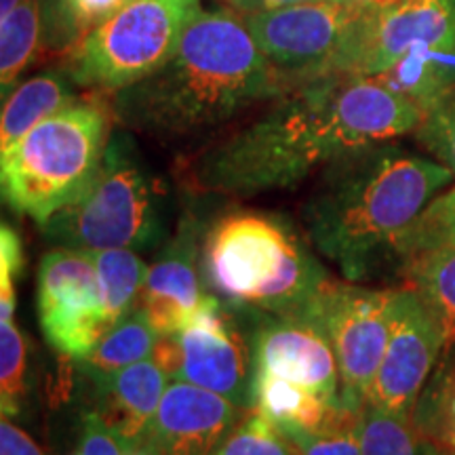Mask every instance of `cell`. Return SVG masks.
Returning <instances> with one entry per match:
<instances>
[{
  "label": "cell",
  "mask_w": 455,
  "mask_h": 455,
  "mask_svg": "<svg viewBox=\"0 0 455 455\" xmlns=\"http://www.w3.org/2000/svg\"><path fill=\"white\" fill-rule=\"evenodd\" d=\"M291 91L232 4H196L180 47L150 76L116 91L112 110L123 124L155 135L218 127L243 108Z\"/></svg>",
  "instance_id": "1"
},
{
  "label": "cell",
  "mask_w": 455,
  "mask_h": 455,
  "mask_svg": "<svg viewBox=\"0 0 455 455\" xmlns=\"http://www.w3.org/2000/svg\"><path fill=\"white\" fill-rule=\"evenodd\" d=\"M455 175L445 164L395 148H367L327 164L304 204V230L348 281H361L395 259L403 232Z\"/></svg>",
  "instance_id": "2"
},
{
  "label": "cell",
  "mask_w": 455,
  "mask_h": 455,
  "mask_svg": "<svg viewBox=\"0 0 455 455\" xmlns=\"http://www.w3.org/2000/svg\"><path fill=\"white\" fill-rule=\"evenodd\" d=\"M335 74L298 84L259 121L204 150L192 169L196 186L251 196L298 186L321 164L348 156L333 110Z\"/></svg>",
  "instance_id": "3"
},
{
  "label": "cell",
  "mask_w": 455,
  "mask_h": 455,
  "mask_svg": "<svg viewBox=\"0 0 455 455\" xmlns=\"http://www.w3.org/2000/svg\"><path fill=\"white\" fill-rule=\"evenodd\" d=\"M204 284L215 298L249 315H301L325 268L283 218L259 212L221 215L204 238Z\"/></svg>",
  "instance_id": "4"
},
{
  "label": "cell",
  "mask_w": 455,
  "mask_h": 455,
  "mask_svg": "<svg viewBox=\"0 0 455 455\" xmlns=\"http://www.w3.org/2000/svg\"><path fill=\"white\" fill-rule=\"evenodd\" d=\"M108 121L104 106L72 101L0 152L4 203L44 224L83 196L104 161Z\"/></svg>",
  "instance_id": "5"
},
{
  "label": "cell",
  "mask_w": 455,
  "mask_h": 455,
  "mask_svg": "<svg viewBox=\"0 0 455 455\" xmlns=\"http://www.w3.org/2000/svg\"><path fill=\"white\" fill-rule=\"evenodd\" d=\"M57 247L150 249L161 241L163 221L155 186L123 135L108 141L104 161L83 196L41 224Z\"/></svg>",
  "instance_id": "6"
},
{
  "label": "cell",
  "mask_w": 455,
  "mask_h": 455,
  "mask_svg": "<svg viewBox=\"0 0 455 455\" xmlns=\"http://www.w3.org/2000/svg\"><path fill=\"white\" fill-rule=\"evenodd\" d=\"M201 0H129L70 51L68 76L81 87L116 93L150 76L180 47Z\"/></svg>",
  "instance_id": "7"
},
{
  "label": "cell",
  "mask_w": 455,
  "mask_h": 455,
  "mask_svg": "<svg viewBox=\"0 0 455 455\" xmlns=\"http://www.w3.org/2000/svg\"><path fill=\"white\" fill-rule=\"evenodd\" d=\"M306 315L321 325L338 358L341 401L363 411L388 346L392 291L329 278Z\"/></svg>",
  "instance_id": "8"
},
{
  "label": "cell",
  "mask_w": 455,
  "mask_h": 455,
  "mask_svg": "<svg viewBox=\"0 0 455 455\" xmlns=\"http://www.w3.org/2000/svg\"><path fill=\"white\" fill-rule=\"evenodd\" d=\"M361 15L339 0H318L253 11L244 13V21L266 60L295 89L338 72L341 51Z\"/></svg>",
  "instance_id": "9"
},
{
  "label": "cell",
  "mask_w": 455,
  "mask_h": 455,
  "mask_svg": "<svg viewBox=\"0 0 455 455\" xmlns=\"http://www.w3.org/2000/svg\"><path fill=\"white\" fill-rule=\"evenodd\" d=\"M38 321L57 352L81 361L95 348L110 321L93 258L83 249L57 247L38 270Z\"/></svg>",
  "instance_id": "10"
},
{
  "label": "cell",
  "mask_w": 455,
  "mask_h": 455,
  "mask_svg": "<svg viewBox=\"0 0 455 455\" xmlns=\"http://www.w3.org/2000/svg\"><path fill=\"white\" fill-rule=\"evenodd\" d=\"M424 44L455 49V11L449 0H396L363 13L341 51L338 72L375 76Z\"/></svg>",
  "instance_id": "11"
},
{
  "label": "cell",
  "mask_w": 455,
  "mask_h": 455,
  "mask_svg": "<svg viewBox=\"0 0 455 455\" xmlns=\"http://www.w3.org/2000/svg\"><path fill=\"white\" fill-rule=\"evenodd\" d=\"M441 356L443 331L432 310L411 287L395 289L388 346L365 407L409 415Z\"/></svg>",
  "instance_id": "12"
},
{
  "label": "cell",
  "mask_w": 455,
  "mask_h": 455,
  "mask_svg": "<svg viewBox=\"0 0 455 455\" xmlns=\"http://www.w3.org/2000/svg\"><path fill=\"white\" fill-rule=\"evenodd\" d=\"M180 367L173 379L230 398L238 407H251L253 344L232 318L220 298L204 304L186 329L175 333Z\"/></svg>",
  "instance_id": "13"
},
{
  "label": "cell",
  "mask_w": 455,
  "mask_h": 455,
  "mask_svg": "<svg viewBox=\"0 0 455 455\" xmlns=\"http://www.w3.org/2000/svg\"><path fill=\"white\" fill-rule=\"evenodd\" d=\"M253 371L281 375L329 403L344 405L338 358L325 331L306 312L255 316Z\"/></svg>",
  "instance_id": "14"
},
{
  "label": "cell",
  "mask_w": 455,
  "mask_h": 455,
  "mask_svg": "<svg viewBox=\"0 0 455 455\" xmlns=\"http://www.w3.org/2000/svg\"><path fill=\"white\" fill-rule=\"evenodd\" d=\"M241 409L218 392L171 379L141 447L155 455H209L236 428Z\"/></svg>",
  "instance_id": "15"
},
{
  "label": "cell",
  "mask_w": 455,
  "mask_h": 455,
  "mask_svg": "<svg viewBox=\"0 0 455 455\" xmlns=\"http://www.w3.org/2000/svg\"><path fill=\"white\" fill-rule=\"evenodd\" d=\"M198 232L195 220H184L178 236L148 268L140 308L158 335H175L195 321L213 293H204L198 276Z\"/></svg>",
  "instance_id": "16"
},
{
  "label": "cell",
  "mask_w": 455,
  "mask_h": 455,
  "mask_svg": "<svg viewBox=\"0 0 455 455\" xmlns=\"http://www.w3.org/2000/svg\"><path fill=\"white\" fill-rule=\"evenodd\" d=\"M93 384V411L127 443L131 451L144 445L169 386V375L163 367L150 356Z\"/></svg>",
  "instance_id": "17"
},
{
  "label": "cell",
  "mask_w": 455,
  "mask_h": 455,
  "mask_svg": "<svg viewBox=\"0 0 455 455\" xmlns=\"http://www.w3.org/2000/svg\"><path fill=\"white\" fill-rule=\"evenodd\" d=\"M251 409L266 413L276 424H291L310 432L352 428L361 422L363 413L339 403H329L270 371H253Z\"/></svg>",
  "instance_id": "18"
},
{
  "label": "cell",
  "mask_w": 455,
  "mask_h": 455,
  "mask_svg": "<svg viewBox=\"0 0 455 455\" xmlns=\"http://www.w3.org/2000/svg\"><path fill=\"white\" fill-rule=\"evenodd\" d=\"M384 84L405 95L424 114L455 95V49L418 47L382 74Z\"/></svg>",
  "instance_id": "19"
},
{
  "label": "cell",
  "mask_w": 455,
  "mask_h": 455,
  "mask_svg": "<svg viewBox=\"0 0 455 455\" xmlns=\"http://www.w3.org/2000/svg\"><path fill=\"white\" fill-rule=\"evenodd\" d=\"M74 100L70 81L61 74L47 72L28 78L17 84L4 98L3 118H0V152L9 150L28 131L53 116Z\"/></svg>",
  "instance_id": "20"
},
{
  "label": "cell",
  "mask_w": 455,
  "mask_h": 455,
  "mask_svg": "<svg viewBox=\"0 0 455 455\" xmlns=\"http://www.w3.org/2000/svg\"><path fill=\"white\" fill-rule=\"evenodd\" d=\"M403 276L439 321L443 361L455 346V243L430 249L403 264Z\"/></svg>",
  "instance_id": "21"
},
{
  "label": "cell",
  "mask_w": 455,
  "mask_h": 455,
  "mask_svg": "<svg viewBox=\"0 0 455 455\" xmlns=\"http://www.w3.org/2000/svg\"><path fill=\"white\" fill-rule=\"evenodd\" d=\"M161 335L152 327L150 318L141 308H135L116 321L108 331L101 335V339L95 344V348L87 356L81 358L84 373L93 382L104 379L108 375L121 371V369L135 365L155 355L156 341Z\"/></svg>",
  "instance_id": "22"
},
{
  "label": "cell",
  "mask_w": 455,
  "mask_h": 455,
  "mask_svg": "<svg viewBox=\"0 0 455 455\" xmlns=\"http://www.w3.org/2000/svg\"><path fill=\"white\" fill-rule=\"evenodd\" d=\"M89 253L98 270L104 310L112 327L129 312L140 308L148 266L133 249H101Z\"/></svg>",
  "instance_id": "23"
},
{
  "label": "cell",
  "mask_w": 455,
  "mask_h": 455,
  "mask_svg": "<svg viewBox=\"0 0 455 455\" xmlns=\"http://www.w3.org/2000/svg\"><path fill=\"white\" fill-rule=\"evenodd\" d=\"M43 15L38 0H24L13 13L0 20V84L3 98L15 89L17 78L38 53Z\"/></svg>",
  "instance_id": "24"
},
{
  "label": "cell",
  "mask_w": 455,
  "mask_h": 455,
  "mask_svg": "<svg viewBox=\"0 0 455 455\" xmlns=\"http://www.w3.org/2000/svg\"><path fill=\"white\" fill-rule=\"evenodd\" d=\"M363 455H435L419 441L409 415L365 407L358 422Z\"/></svg>",
  "instance_id": "25"
},
{
  "label": "cell",
  "mask_w": 455,
  "mask_h": 455,
  "mask_svg": "<svg viewBox=\"0 0 455 455\" xmlns=\"http://www.w3.org/2000/svg\"><path fill=\"white\" fill-rule=\"evenodd\" d=\"M455 243V186L432 201L424 213L407 228L401 247L405 258Z\"/></svg>",
  "instance_id": "26"
},
{
  "label": "cell",
  "mask_w": 455,
  "mask_h": 455,
  "mask_svg": "<svg viewBox=\"0 0 455 455\" xmlns=\"http://www.w3.org/2000/svg\"><path fill=\"white\" fill-rule=\"evenodd\" d=\"M215 455H298L275 419L251 409L236 426Z\"/></svg>",
  "instance_id": "27"
},
{
  "label": "cell",
  "mask_w": 455,
  "mask_h": 455,
  "mask_svg": "<svg viewBox=\"0 0 455 455\" xmlns=\"http://www.w3.org/2000/svg\"><path fill=\"white\" fill-rule=\"evenodd\" d=\"M26 395V339L15 321L0 325V407L4 418L20 413Z\"/></svg>",
  "instance_id": "28"
},
{
  "label": "cell",
  "mask_w": 455,
  "mask_h": 455,
  "mask_svg": "<svg viewBox=\"0 0 455 455\" xmlns=\"http://www.w3.org/2000/svg\"><path fill=\"white\" fill-rule=\"evenodd\" d=\"M415 138L455 175V95L424 114Z\"/></svg>",
  "instance_id": "29"
},
{
  "label": "cell",
  "mask_w": 455,
  "mask_h": 455,
  "mask_svg": "<svg viewBox=\"0 0 455 455\" xmlns=\"http://www.w3.org/2000/svg\"><path fill=\"white\" fill-rule=\"evenodd\" d=\"M298 455H363L358 426L331 432H310L291 424H278Z\"/></svg>",
  "instance_id": "30"
},
{
  "label": "cell",
  "mask_w": 455,
  "mask_h": 455,
  "mask_svg": "<svg viewBox=\"0 0 455 455\" xmlns=\"http://www.w3.org/2000/svg\"><path fill=\"white\" fill-rule=\"evenodd\" d=\"M24 272V247L13 228H0V323L15 321L17 278Z\"/></svg>",
  "instance_id": "31"
},
{
  "label": "cell",
  "mask_w": 455,
  "mask_h": 455,
  "mask_svg": "<svg viewBox=\"0 0 455 455\" xmlns=\"http://www.w3.org/2000/svg\"><path fill=\"white\" fill-rule=\"evenodd\" d=\"M0 455H44L30 435L17 428L9 418L3 415L0 422Z\"/></svg>",
  "instance_id": "32"
},
{
  "label": "cell",
  "mask_w": 455,
  "mask_h": 455,
  "mask_svg": "<svg viewBox=\"0 0 455 455\" xmlns=\"http://www.w3.org/2000/svg\"><path fill=\"white\" fill-rule=\"evenodd\" d=\"M226 3L241 11V13H253V11L289 7V4H301V3H318V0H226Z\"/></svg>",
  "instance_id": "33"
},
{
  "label": "cell",
  "mask_w": 455,
  "mask_h": 455,
  "mask_svg": "<svg viewBox=\"0 0 455 455\" xmlns=\"http://www.w3.org/2000/svg\"><path fill=\"white\" fill-rule=\"evenodd\" d=\"M339 3L350 4V7L361 11V13H373V11L390 7V4H395L396 0H339Z\"/></svg>",
  "instance_id": "34"
},
{
  "label": "cell",
  "mask_w": 455,
  "mask_h": 455,
  "mask_svg": "<svg viewBox=\"0 0 455 455\" xmlns=\"http://www.w3.org/2000/svg\"><path fill=\"white\" fill-rule=\"evenodd\" d=\"M21 3H24V0H0V20L9 17Z\"/></svg>",
  "instance_id": "35"
},
{
  "label": "cell",
  "mask_w": 455,
  "mask_h": 455,
  "mask_svg": "<svg viewBox=\"0 0 455 455\" xmlns=\"http://www.w3.org/2000/svg\"><path fill=\"white\" fill-rule=\"evenodd\" d=\"M129 455H155L150 451V449H146V447H138V449H133V451H131Z\"/></svg>",
  "instance_id": "36"
},
{
  "label": "cell",
  "mask_w": 455,
  "mask_h": 455,
  "mask_svg": "<svg viewBox=\"0 0 455 455\" xmlns=\"http://www.w3.org/2000/svg\"><path fill=\"white\" fill-rule=\"evenodd\" d=\"M449 3H451V7H453V11H455V0H449Z\"/></svg>",
  "instance_id": "37"
},
{
  "label": "cell",
  "mask_w": 455,
  "mask_h": 455,
  "mask_svg": "<svg viewBox=\"0 0 455 455\" xmlns=\"http://www.w3.org/2000/svg\"><path fill=\"white\" fill-rule=\"evenodd\" d=\"M443 455H455V453H443Z\"/></svg>",
  "instance_id": "38"
}]
</instances>
